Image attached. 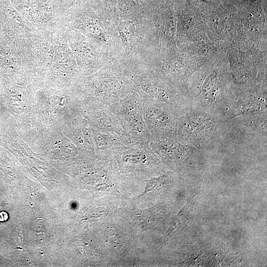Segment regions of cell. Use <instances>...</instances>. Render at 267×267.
Listing matches in <instances>:
<instances>
[{
    "mask_svg": "<svg viewBox=\"0 0 267 267\" xmlns=\"http://www.w3.org/2000/svg\"><path fill=\"white\" fill-rule=\"evenodd\" d=\"M119 31L123 42L125 44L130 43L134 36V25L131 22L121 23L119 26Z\"/></svg>",
    "mask_w": 267,
    "mask_h": 267,
    "instance_id": "9",
    "label": "cell"
},
{
    "mask_svg": "<svg viewBox=\"0 0 267 267\" xmlns=\"http://www.w3.org/2000/svg\"><path fill=\"white\" fill-rule=\"evenodd\" d=\"M171 178L170 172L164 173L158 178H154L146 180L147 184L143 194L151 191L152 189L161 186L166 183Z\"/></svg>",
    "mask_w": 267,
    "mask_h": 267,
    "instance_id": "8",
    "label": "cell"
},
{
    "mask_svg": "<svg viewBox=\"0 0 267 267\" xmlns=\"http://www.w3.org/2000/svg\"><path fill=\"white\" fill-rule=\"evenodd\" d=\"M267 114L266 96H242L236 97L231 106L223 115V118L230 122L237 117L253 116Z\"/></svg>",
    "mask_w": 267,
    "mask_h": 267,
    "instance_id": "5",
    "label": "cell"
},
{
    "mask_svg": "<svg viewBox=\"0 0 267 267\" xmlns=\"http://www.w3.org/2000/svg\"><path fill=\"white\" fill-rule=\"evenodd\" d=\"M25 68L17 39L0 35V72L11 73Z\"/></svg>",
    "mask_w": 267,
    "mask_h": 267,
    "instance_id": "6",
    "label": "cell"
},
{
    "mask_svg": "<svg viewBox=\"0 0 267 267\" xmlns=\"http://www.w3.org/2000/svg\"><path fill=\"white\" fill-rule=\"evenodd\" d=\"M228 126L229 122L222 116L190 108L179 117L176 139L201 149L221 139Z\"/></svg>",
    "mask_w": 267,
    "mask_h": 267,
    "instance_id": "1",
    "label": "cell"
},
{
    "mask_svg": "<svg viewBox=\"0 0 267 267\" xmlns=\"http://www.w3.org/2000/svg\"><path fill=\"white\" fill-rule=\"evenodd\" d=\"M8 219V215L5 212H1L0 213V221L4 222Z\"/></svg>",
    "mask_w": 267,
    "mask_h": 267,
    "instance_id": "11",
    "label": "cell"
},
{
    "mask_svg": "<svg viewBox=\"0 0 267 267\" xmlns=\"http://www.w3.org/2000/svg\"><path fill=\"white\" fill-rule=\"evenodd\" d=\"M53 1L56 12L59 17L70 7L72 0H53Z\"/></svg>",
    "mask_w": 267,
    "mask_h": 267,
    "instance_id": "10",
    "label": "cell"
},
{
    "mask_svg": "<svg viewBox=\"0 0 267 267\" xmlns=\"http://www.w3.org/2000/svg\"><path fill=\"white\" fill-rule=\"evenodd\" d=\"M127 138L147 142L149 137L144 118L143 101L127 100L110 106Z\"/></svg>",
    "mask_w": 267,
    "mask_h": 267,
    "instance_id": "3",
    "label": "cell"
},
{
    "mask_svg": "<svg viewBox=\"0 0 267 267\" xmlns=\"http://www.w3.org/2000/svg\"><path fill=\"white\" fill-rule=\"evenodd\" d=\"M36 31L14 8L9 0H0V35L18 39L29 36Z\"/></svg>",
    "mask_w": 267,
    "mask_h": 267,
    "instance_id": "4",
    "label": "cell"
},
{
    "mask_svg": "<svg viewBox=\"0 0 267 267\" xmlns=\"http://www.w3.org/2000/svg\"><path fill=\"white\" fill-rule=\"evenodd\" d=\"M195 198H193L191 202L187 203L186 206L177 216L173 221V224L166 234V236L174 235L177 231L182 228L186 224L187 220L189 219L190 214L193 208L195 203Z\"/></svg>",
    "mask_w": 267,
    "mask_h": 267,
    "instance_id": "7",
    "label": "cell"
},
{
    "mask_svg": "<svg viewBox=\"0 0 267 267\" xmlns=\"http://www.w3.org/2000/svg\"><path fill=\"white\" fill-rule=\"evenodd\" d=\"M143 111L150 142L176 139L178 118L184 112L166 103L149 99L143 101Z\"/></svg>",
    "mask_w": 267,
    "mask_h": 267,
    "instance_id": "2",
    "label": "cell"
}]
</instances>
